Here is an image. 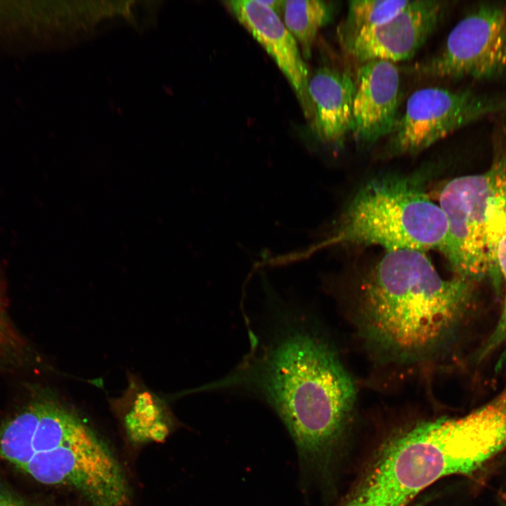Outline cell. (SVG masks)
Listing matches in <instances>:
<instances>
[{"mask_svg": "<svg viewBox=\"0 0 506 506\" xmlns=\"http://www.w3.org/2000/svg\"><path fill=\"white\" fill-rule=\"evenodd\" d=\"M259 1L275 11L276 13L278 11H280L281 8H283L285 2V1L280 0H259Z\"/></svg>", "mask_w": 506, "mask_h": 506, "instance_id": "obj_17", "label": "cell"}, {"mask_svg": "<svg viewBox=\"0 0 506 506\" xmlns=\"http://www.w3.org/2000/svg\"><path fill=\"white\" fill-rule=\"evenodd\" d=\"M422 178L386 175L365 182L313 249L377 245L387 251L441 250L448 222Z\"/></svg>", "mask_w": 506, "mask_h": 506, "instance_id": "obj_4", "label": "cell"}, {"mask_svg": "<svg viewBox=\"0 0 506 506\" xmlns=\"http://www.w3.org/2000/svg\"><path fill=\"white\" fill-rule=\"evenodd\" d=\"M238 378L235 382L261 395L285 424L297 450L303 480L325 474L356 395L331 349L303 327L291 325Z\"/></svg>", "mask_w": 506, "mask_h": 506, "instance_id": "obj_1", "label": "cell"}, {"mask_svg": "<svg viewBox=\"0 0 506 506\" xmlns=\"http://www.w3.org/2000/svg\"><path fill=\"white\" fill-rule=\"evenodd\" d=\"M502 506H506L505 503H502Z\"/></svg>", "mask_w": 506, "mask_h": 506, "instance_id": "obj_18", "label": "cell"}, {"mask_svg": "<svg viewBox=\"0 0 506 506\" xmlns=\"http://www.w3.org/2000/svg\"><path fill=\"white\" fill-rule=\"evenodd\" d=\"M506 449V406L492 399L455 418L424 422L386 441L333 506H407L439 479L470 475Z\"/></svg>", "mask_w": 506, "mask_h": 506, "instance_id": "obj_2", "label": "cell"}, {"mask_svg": "<svg viewBox=\"0 0 506 506\" xmlns=\"http://www.w3.org/2000/svg\"><path fill=\"white\" fill-rule=\"evenodd\" d=\"M354 89V79L334 68L320 67L309 76L312 126L323 143L338 148L351 133Z\"/></svg>", "mask_w": 506, "mask_h": 506, "instance_id": "obj_11", "label": "cell"}, {"mask_svg": "<svg viewBox=\"0 0 506 506\" xmlns=\"http://www.w3.org/2000/svg\"><path fill=\"white\" fill-rule=\"evenodd\" d=\"M415 69L438 79L506 77V3L473 6L449 32L442 48Z\"/></svg>", "mask_w": 506, "mask_h": 506, "instance_id": "obj_7", "label": "cell"}, {"mask_svg": "<svg viewBox=\"0 0 506 506\" xmlns=\"http://www.w3.org/2000/svg\"><path fill=\"white\" fill-rule=\"evenodd\" d=\"M499 130V146L493 162L497 169L496 188L489 212V232L494 262L505 287L502 309L493 332L499 339L506 341V126Z\"/></svg>", "mask_w": 506, "mask_h": 506, "instance_id": "obj_12", "label": "cell"}, {"mask_svg": "<svg viewBox=\"0 0 506 506\" xmlns=\"http://www.w3.org/2000/svg\"><path fill=\"white\" fill-rule=\"evenodd\" d=\"M448 2L415 0L386 22L339 39L346 52L361 64L411 58L437 27Z\"/></svg>", "mask_w": 506, "mask_h": 506, "instance_id": "obj_8", "label": "cell"}, {"mask_svg": "<svg viewBox=\"0 0 506 506\" xmlns=\"http://www.w3.org/2000/svg\"><path fill=\"white\" fill-rule=\"evenodd\" d=\"M410 1L354 0L348 4L344 21L338 30L339 39L382 25L398 14Z\"/></svg>", "mask_w": 506, "mask_h": 506, "instance_id": "obj_14", "label": "cell"}, {"mask_svg": "<svg viewBox=\"0 0 506 506\" xmlns=\"http://www.w3.org/2000/svg\"><path fill=\"white\" fill-rule=\"evenodd\" d=\"M506 113V94L427 87L413 93L389 136L391 156L415 155L468 124Z\"/></svg>", "mask_w": 506, "mask_h": 506, "instance_id": "obj_6", "label": "cell"}, {"mask_svg": "<svg viewBox=\"0 0 506 506\" xmlns=\"http://www.w3.org/2000/svg\"><path fill=\"white\" fill-rule=\"evenodd\" d=\"M351 134L360 143L371 144L389 136L397 120L401 78L394 63H362L354 79Z\"/></svg>", "mask_w": 506, "mask_h": 506, "instance_id": "obj_9", "label": "cell"}, {"mask_svg": "<svg viewBox=\"0 0 506 506\" xmlns=\"http://www.w3.org/2000/svg\"><path fill=\"white\" fill-rule=\"evenodd\" d=\"M496 178L493 163L484 173L452 179L439 195V205L448 222L446 239L440 252L455 276L474 283L497 271L489 232Z\"/></svg>", "mask_w": 506, "mask_h": 506, "instance_id": "obj_5", "label": "cell"}, {"mask_svg": "<svg viewBox=\"0 0 506 506\" xmlns=\"http://www.w3.org/2000/svg\"><path fill=\"white\" fill-rule=\"evenodd\" d=\"M26 345L12 324L0 282V366L18 363L25 356Z\"/></svg>", "mask_w": 506, "mask_h": 506, "instance_id": "obj_15", "label": "cell"}, {"mask_svg": "<svg viewBox=\"0 0 506 506\" xmlns=\"http://www.w3.org/2000/svg\"><path fill=\"white\" fill-rule=\"evenodd\" d=\"M332 7L325 1H285L284 24L297 41L304 58L311 57L318 31L332 18Z\"/></svg>", "mask_w": 506, "mask_h": 506, "instance_id": "obj_13", "label": "cell"}, {"mask_svg": "<svg viewBox=\"0 0 506 506\" xmlns=\"http://www.w3.org/2000/svg\"><path fill=\"white\" fill-rule=\"evenodd\" d=\"M474 283L457 276L443 279L423 252L387 251L361 283L362 327L372 343L396 357L426 356L460 324Z\"/></svg>", "mask_w": 506, "mask_h": 506, "instance_id": "obj_3", "label": "cell"}, {"mask_svg": "<svg viewBox=\"0 0 506 506\" xmlns=\"http://www.w3.org/2000/svg\"><path fill=\"white\" fill-rule=\"evenodd\" d=\"M223 4L272 57L293 88L304 115L311 119L308 68L297 41L278 13L259 0H232Z\"/></svg>", "mask_w": 506, "mask_h": 506, "instance_id": "obj_10", "label": "cell"}, {"mask_svg": "<svg viewBox=\"0 0 506 506\" xmlns=\"http://www.w3.org/2000/svg\"><path fill=\"white\" fill-rule=\"evenodd\" d=\"M0 506H25L10 494L0 490Z\"/></svg>", "mask_w": 506, "mask_h": 506, "instance_id": "obj_16", "label": "cell"}]
</instances>
